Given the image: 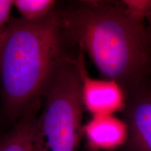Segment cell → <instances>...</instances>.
<instances>
[{
  "label": "cell",
  "mask_w": 151,
  "mask_h": 151,
  "mask_svg": "<svg viewBox=\"0 0 151 151\" xmlns=\"http://www.w3.org/2000/svg\"><path fill=\"white\" fill-rule=\"evenodd\" d=\"M43 97L34 126V151H77L84 106L76 59L62 58Z\"/></svg>",
  "instance_id": "obj_3"
},
{
  "label": "cell",
  "mask_w": 151,
  "mask_h": 151,
  "mask_svg": "<svg viewBox=\"0 0 151 151\" xmlns=\"http://www.w3.org/2000/svg\"><path fill=\"white\" fill-rule=\"evenodd\" d=\"M122 6L132 17L143 22L151 11L150 0H125L122 1Z\"/></svg>",
  "instance_id": "obj_9"
},
{
  "label": "cell",
  "mask_w": 151,
  "mask_h": 151,
  "mask_svg": "<svg viewBox=\"0 0 151 151\" xmlns=\"http://www.w3.org/2000/svg\"><path fill=\"white\" fill-rule=\"evenodd\" d=\"M13 6L12 0H0V40L11 20L10 15Z\"/></svg>",
  "instance_id": "obj_10"
},
{
  "label": "cell",
  "mask_w": 151,
  "mask_h": 151,
  "mask_svg": "<svg viewBox=\"0 0 151 151\" xmlns=\"http://www.w3.org/2000/svg\"><path fill=\"white\" fill-rule=\"evenodd\" d=\"M88 143L94 150H112L127 141V124L113 115H96L83 127Z\"/></svg>",
  "instance_id": "obj_6"
},
{
  "label": "cell",
  "mask_w": 151,
  "mask_h": 151,
  "mask_svg": "<svg viewBox=\"0 0 151 151\" xmlns=\"http://www.w3.org/2000/svg\"><path fill=\"white\" fill-rule=\"evenodd\" d=\"M65 34L60 14L39 21L11 19L0 40V89L4 109L11 118L37 110L62 58Z\"/></svg>",
  "instance_id": "obj_2"
},
{
  "label": "cell",
  "mask_w": 151,
  "mask_h": 151,
  "mask_svg": "<svg viewBox=\"0 0 151 151\" xmlns=\"http://www.w3.org/2000/svg\"><path fill=\"white\" fill-rule=\"evenodd\" d=\"M126 95V151H151V86L146 81Z\"/></svg>",
  "instance_id": "obj_4"
},
{
  "label": "cell",
  "mask_w": 151,
  "mask_h": 151,
  "mask_svg": "<svg viewBox=\"0 0 151 151\" xmlns=\"http://www.w3.org/2000/svg\"><path fill=\"white\" fill-rule=\"evenodd\" d=\"M35 111L22 117L0 141V151H34Z\"/></svg>",
  "instance_id": "obj_7"
},
{
  "label": "cell",
  "mask_w": 151,
  "mask_h": 151,
  "mask_svg": "<svg viewBox=\"0 0 151 151\" xmlns=\"http://www.w3.org/2000/svg\"><path fill=\"white\" fill-rule=\"evenodd\" d=\"M81 80V94L84 107L92 116L113 115L125 106V91L113 80L95 79L88 75L83 54L76 59Z\"/></svg>",
  "instance_id": "obj_5"
},
{
  "label": "cell",
  "mask_w": 151,
  "mask_h": 151,
  "mask_svg": "<svg viewBox=\"0 0 151 151\" xmlns=\"http://www.w3.org/2000/svg\"><path fill=\"white\" fill-rule=\"evenodd\" d=\"M65 34L85 50L106 79L125 93L146 81L151 70V36L144 22L122 6L82 1L60 14Z\"/></svg>",
  "instance_id": "obj_1"
},
{
  "label": "cell",
  "mask_w": 151,
  "mask_h": 151,
  "mask_svg": "<svg viewBox=\"0 0 151 151\" xmlns=\"http://www.w3.org/2000/svg\"><path fill=\"white\" fill-rule=\"evenodd\" d=\"M14 6L27 21H39L55 12L56 1L53 0H14Z\"/></svg>",
  "instance_id": "obj_8"
}]
</instances>
